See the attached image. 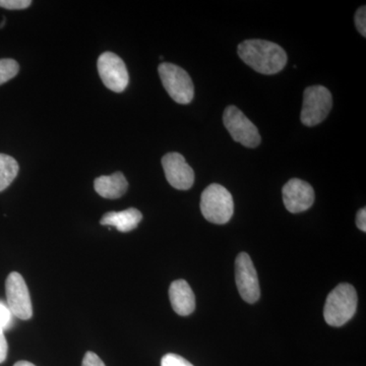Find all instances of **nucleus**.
Instances as JSON below:
<instances>
[{"label": "nucleus", "mask_w": 366, "mask_h": 366, "mask_svg": "<svg viewBox=\"0 0 366 366\" xmlns=\"http://www.w3.org/2000/svg\"><path fill=\"white\" fill-rule=\"evenodd\" d=\"M240 59L255 71L262 74L280 72L287 64L285 50L266 40H247L238 46Z\"/></svg>", "instance_id": "1"}, {"label": "nucleus", "mask_w": 366, "mask_h": 366, "mask_svg": "<svg viewBox=\"0 0 366 366\" xmlns=\"http://www.w3.org/2000/svg\"><path fill=\"white\" fill-rule=\"evenodd\" d=\"M357 293L350 284H339L327 295L324 308V317L332 327H342L347 324L356 312Z\"/></svg>", "instance_id": "2"}, {"label": "nucleus", "mask_w": 366, "mask_h": 366, "mask_svg": "<svg viewBox=\"0 0 366 366\" xmlns=\"http://www.w3.org/2000/svg\"><path fill=\"white\" fill-rule=\"evenodd\" d=\"M201 211L209 222L218 225L228 223L234 213L233 197L222 185L213 183L202 194Z\"/></svg>", "instance_id": "3"}, {"label": "nucleus", "mask_w": 366, "mask_h": 366, "mask_svg": "<svg viewBox=\"0 0 366 366\" xmlns=\"http://www.w3.org/2000/svg\"><path fill=\"white\" fill-rule=\"evenodd\" d=\"M159 76L165 90L178 104H189L194 96L192 78L184 69L175 64L163 62L158 67Z\"/></svg>", "instance_id": "4"}, {"label": "nucleus", "mask_w": 366, "mask_h": 366, "mask_svg": "<svg viewBox=\"0 0 366 366\" xmlns=\"http://www.w3.org/2000/svg\"><path fill=\"white\" fill-rule=\"evenodd\" d=\"M331 92L324 86H310L303 94L301 122L305 127H315L324 122L332 109Z\"/></svg>", "instance_id": "5"}, {"label": "nucleus", "mask_w": 366, "mask_h": 366, "mask_svg": "<svg viewBox=\"0 0 366 366\" xmlns=\"http://www.w3.org/2000/svg\"><path fill=\"white\" fill-rule=\"evenodd\" d=\"M226 129L237 143L247 148H257L262 139L257 127L236 106H228L223 114Z\"/></svg>", "instance_id": "6"}, {"label": "nucleus", "mask_w": 366, "mask_h": 366, "mask_svg": "<svg viewBox=\"0 0 366 366\" xmlns=\"http://www.w3.org/2000/svg\"><path fill=\"white\" fill-rule=\"evenodd\" d=\"M7 307L14 317L30 320L33 315L32 301L25 279L21 274L13 272L6 282Z\"/></svg>", "instance_id": "7"}, {"label": "nucleus", "mask_w": 366, "mask_h": 366, "mask_svg": "<svg viewBox=\"0 0 366 366\" xmlns=\"http://www.w3.org/2000/svg\"><path fill=\"white\" fill-rule=\"evenodd\" d=\"M98 72L106 88L122 93L129 86V76L124 60L112 52H104L98 59Z\"/></svg>", "instance_id": "8"}, {"label": "nucleus", "mask_w": 366, "mask_h": 366, "mask_svg": "<svg viewBox=\"0 0 366 366\" xmlns=\"http://www.w3.org/2000/svg\"><path fill=\"white\" fill-rule=\"evenodd\" d=\"M235 279L238 292L247 303H254L259 300V278L249 254L242 252L235 261Z\"/></svg>", "instance_id": "9"}, {"label": "nucleus", "mask_w": 366, "mask_h": 366, "mask_svg": "<svg viewBox=\"0 0 366 366\" xmlns=\"http://www.w3.org/2000/svg\"><path fill=\"white\" fill-rule=\"evenodd\" d=\"M162 166L166 179L171 187L179 190H187L194 185V170L182 154L175 152L166 154L162 158Z\"/></svg>", "instance_id": "10"}, {"label": "nucleus", "mask_w": 366, "mask_h": 366, "mask_svg": "<svg viewBox=\"0 0 366 366\" xmlns=\"http://www.w3.org/2000/svg\"><path fill=\"white\" fill-rule=\"evenodd\" d=\"M283 202L290 213H301L314 204L315 190L310 183L293 178L284 185Z\"/></svg>", "instance_id": "11"}, {"label": "nucleus", "mask_w": 366, "mask_h": 366, "mask_svg": "<svg viewBox=\"0 0 366 366\" xmlns=\"http://www.w3.org/2000/svg\"><path fill=\"white\" fill-rule=\"evenodd\" d=\"M169 298L173 310L177 315L187 317L196 310V296L185 280L172 282L169 288Z\"/></svg>", "instance_id": "12"}, {"label": "nucleus", "mask_w": 366, "mask_h": 366, "mask_svg": "<svg viewBox=\"0 0 366 366\" xmlns=\"http://www.w3.org/2000/svg\"><path fill=\"white\" fill-rule=\"evenodd\" d=\"M143 215L139 209L129 208L122 212H109L101 219L100 223L103 226H110L117 228L120 232H129L136 229Z\"/></svg>", "instance_id": "13"}, {"label": "nucleus", "mask_w": 366, "mask_h": 366, "mask_svg": "<svg viewBox=\"0 0 366 366\" xmlns=\"http://www.w3.org/2000/svg\"><path fill=\"white\" fill-rule=\"evenodd\" d=\"M94 189L102 197L109 199H119L129 189V182L122 172H117L108 177L96 178Z\"/></svg>", "instance_id": "14"}, {"label": "nucleus", "mask_w": 366, "mask_h": 366, "mask_svg": "<svg viewBox=\"0 0 366 366\" xmlns=\"http://www.w3.org/2000/svg\"><path fill=\"white\" fill-rule=\"evenodd\" d=\"M19 163L6 154H0V192L6 189L18 177Z\"/></svg>", "instance_id": "15"}, {"label": "nucleus", "mask_w": 366, "mask_h": 366, "mask_svg": "<svg viewBox=\"0 0 366 366\" xmlns=\"http://www.w3.org/2000/svg\"><path fill=\"white\" fill-rule=\"evenodd\" d=\"M20 71V66L14 59H0V86L11 81Z\"/></svg>", "instance_id": "16"}, {"label": "nucleus", "mask_w": 366, "mask_h": 366, "mask_svg": "<svg viewBox=\"0 0 366 366\" xmlns=\"http://www.w3.org/2000/svg\"><path fill=\"white\" fill-rule=\"evenodd\" d=\"M161 366H194L189 361L177 355V354H166L161 360Z\"/></svg>", "instance_id": "17"}, {"label": "nucleus", "mask_w": 366, "mask_h": 366, "mask_svg": "<svg viewBox=\"0 0 366 366\" xmlns=\"http://www.w3.org/2000/svg\"><path fill=\"white\" fill-rule=\"evenodd\" d=\"M13 317L14 315L9 310V307L0 301V329L4 330V331L9 329L11 326V322H13Z\"/></svg>", "instance_id": "18"}, {"label": "nucleus", "mask_w": 366, "mask_h": 366, "mask_svg": "<svg viewBox=\"0 0 366 366\" xmlns=\"http://www.w3.org/2000/svg\"><path fill=\"white\" fill-rule=\"evenodd\" d=\"M32 4L31 0H0V7L4 9H26Z\"/></svg>", "instance_id": "19"}, {"label": "nucleus", "mask_w": 366, "mask_h": 366, "mask_svg": "<svg viewBox=\"0 0 366 366\" xmlns=\"http://www.w3.org/2000/svg\"><path fill=\"white\" fill-rule=\"evenodd\" d=\"M355 25L358 32L365 37L366 36V7L361 6L355 14Z\"/></svg>", "instance_id": "20"}, {"label": "nucleus", "mask_w": 366, "mask_h": 366, "mask_svg": "<svg viewBox=\"0 0 366 366\" xmlns=\"http://www.w3.org/2000/svg\"><path fill=\"white\" fill-rule=\"evenodd\" d=\"M81 366H106L104 362H103L102 360L94 352L86 353L85 357L83 360V365Z\"/></svg>", "instance_id": "21"}, {"label": "nucleus", "mask_w": 366, "mask_h": 366, "mask_svg": "<svg viewBox=\"0 0 366 366\" xmlns=\"http://www.w3.org/2000/svg\"><path fill=\"white\" fill-rule=\"evenodd\" d=\"M7 351H9V345L4 336V331L0 329V363L6 360Z\"/></svg>", "instance_id": "22"}, {"label": "nucleus", "mask_w": 366, "mask_h": 366, "mask_svg": "<svg viewBox=\"0 0 366 366\" xmlns=\"http://www.w3.org/2000/svg\"><path fill=\"white\" fill-rule=\"evenodd\" d=\"M356 225L358 229L365 232L366 231V209L365 208L360 209L358 211L357 216H356Z\"/></svg>", "instance_id": "23"}, {"label": "nucleus", "mask_w": 366, "mask_h": 366, "mask_svg": "<svg viewBox=\"0 0 366 366\" xmlns=\"http://www.w3.org/2000/svg\"><path fill=\"white\" fill-rule=\"evenodd\" d=\"M14 366H36L33 363L29 362V361H19Z\"/></svg>", "instance_id": "24"}, {"label": "nucleus", "mask_w": 366, "mask_h": 366, "mask_svg": "<svg viewBox=\"0 0 366 366\" xmlns=\"http://www.w3.org/2000/svg\"><path fill=\"white\" fill-rule=\"evenodd\" d=\"M4 25H6V19L0 23V29L4 28Z\"/></svg>", "instance_id": "25"}]
</instances>
